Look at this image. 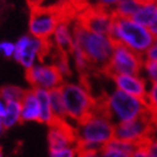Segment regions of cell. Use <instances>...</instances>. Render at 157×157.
<instances>
[{
  "instance_id": "13",
  "label": "cell",
  "mask_w": 157,
  "mask_h": 157,
  "mask_svg": "<svg viewBox=\"0 0 157 157\" xmlns=\"http://www.w3.org/2000/svg\"><path fill=\"white\" fill-rule=\"evenodd\" d=\"M110 78L113 80L117 89H120L135 97L145 99L147 89H148V81L141 74H137V75L120 74V75H114Z\"/></svg>"
},
{
  "instance_id": "40",
  "label": "cell",
  "mask_w": 157,
  "mask_h": 157,
  "mask_svg": "<svg viewBox=\"0 0 157 157\" xmlns=\"http://www.w3.org/2000/svg\"><path fill=\"white\" fill-rule=\"evenodd\" d=\"M0 157H3V155H2V151H1V148H0Z\"/></svg>"
},
{
  "instance_id": "30",
  "label": "cell",
  "mask_w": 157,
  "mask_h": 157,
  "mask_svg": "<svg viewBox=\"0 0 157 157\" xmlns=\"http://www.w3.org/2000/svg\"><path fill=\"white\" fill-rule=\"evenodd\" d=\"M144 59L148 60H155L157 62V36L154 37V41H153L152 45L149 46V48L146 51L144 55H143Z\"/></svg>"
},
{
  "instance_id": "32",
  "label": "cell",
  "mask_w": 157,
  "mask_h": 157,
  "mask_svg": "<svg viewBox=\"0 0 157 157\" xmlns=\"http://www.w3.org/2000/svg\"><path fill=\"white\" fill-rule=\"evenodd\" d=\"M147 152L149 154V157H157V139L156 137H151L148 141L145 142Z\"/></svg>"
},
{
  "instance_id": "33",
  "label": "cell",
  "mask_w": 157,
  "mask_h": 157,
  "mask_svg": "<svg viewBox=\"0 0 157 157\" xmlns=\"http://www.w3.org/2000/svg\"><path fill=\"white\" fill-rule=\"evenodd\" d=\"M130 157H149V154H148V152H147L145 143L137 145L136 148L131 153V156Z\"/></svg>"
},
{
  "instance_id": "21",
  "label": "cell",
  "mask_w": 157,
  "mask_h": 157,
  "mask_svg": "<svg viewBox=\"0 0 157 157\" xmlns=\"http://www.w3.org/2000/svg\"><path fill=\"white\" fill-rule=\"evenodd\" d=\"M141 5L140 0H122L112 9L113 16L132 18Z\"/></svg>"
},
{
  "instance_id": "39",
  "label": "cell",
  "mask_w": 157,
  "mask_h": 157,
  "mask_svg": "<svg viewBox=\"0 0 157 157\" xmlns=\"http://www.w3.org/2000/svg\"><path fill=\"white\" fill-rule=\"evenodd\" d=\"M154 137L157 139V115H155V131H154Z\"/></svg>"
},
{
  "instance_id": "22",
  "label": "cell",
  "mask_w": 157,
  "mask_h": 157,
  "mask_svg": "<svg viewBox=\"0 0 157 157\" xmlns=\"http://www.w3.org/2000/svg\"><path fill=\"white\" fill-rule=\"evenodd\" d=\"M25 90L21 87L13 86V85H7L0 88V97L2 98L6 102L9 101H21L23 98Z\"/></svg>"
},
{
  "instance_id": "9",
  "label": "cell",
  "mask_w": 157,
  "mask_h": 157,
  "mask_svg": "<svg viewBox=\"0 0 157 157\" xmlns=\"http://www.w3.org/2000/svg\"><path fill=\"white\" fill-rule=\"evenodd\" d=\"M60 20H62L60 13L55 9L43 8V7L31 9L29 32L35 37L50 41Z\"/></svg>"
},
{
  "instance_id": "7",
  "label": "cell",
  "mask_w": 157,
  "mask_h": 157,
  "mask_svg": "<svg viewBox=\"0 0 157 157\" xmlns=\"http://www.w3.org/2000/svg\"><path fill=\"white\" fill-rule=\"evenodd\" d=\"M51 41L35 37L31 34L23 35L16 42L13 59L22 67L29 69L36 64V60L43 62L51 50Z\"/></svg>"
},
{
  "instance_id": "12",
  "label": "cell",
  "mask_w": 157,
  "mask_h": 157,
  "mask_svg": "<svg viewBox=\"0 0 157 157\" xmlns=\"http://www.w3.org/2000/svg\"><path fill=\"white\" fill-rule=\"evenodd\" d=\"M114 16L109 10L96 7L94 9L88 10L82 14L78 21L91 32L101 34H110L112 29Z\"/></svg>"
},
{
  "instance_id": "16",
  "label": "cell",
  "mask_w": 157,
  "mask_h": 157,
  "mask_svg": "<svg viewBox=\"0 0 157 157\" xmlns=\"http://www.w3.org/2000/svg\"><path fill=\"white\" fill-rule=\"evenodd\" d=\"M36 94L37 100L40 103V123L47 124L50 126L55 121L54 114H53L52 107H51L50 100V90L42 89V88H34Z\"/></svg>"
},
{
  "instance_id": "23",
  "label": "cell",
  "mask_w": 157,
  "mask_h": 157,
  "mask_svg": "<svg viewBox=\"0 0 157 157\" xmlns=\"http://www.w3.org/2000/svg\"><path fill=\"white\" fill-rule=\"evenodd\" d=\"M56 68L58 69V71L60 73V75L63 76V78H67L71 75V66H69V59H68V54L64 53L62 51L57 50V54L56 57L54 59V64Z\"/></svg>"
},
{
  "instance_id": "38",
  "label": "cell",
  "mask_w": 157,
  "mask_h": 157,
  "mask_svg": "<svg viewBox=\"0 0 157 157\" xmlns=\"http://www.w3.org/2000/svg\"><path fill=\"white\" fill-rule=\"evenodd\" d=\"M6 128H5V125H3L2 123V120H1V118H0V137H1V135H2L3 131H5Z\"/></svg>"
},
{
  "instance_id": "41",
  "label": "cell",
  "mask_w": 157,
  "mask_h": 157,
  "mask_svg": "<svg viewBox=\"0 0 157 157\" xmlns=\"http://www.w3.org/2000/svg\"><path fill=\"white\" fill-rule=\"evenodd\" d=\"M90 1H94V2H97V0H90Z\"/></svg>"
},
{
  "instance_id": "4",
  "label": "cell",
  "mask_w": 157,
  "mask_h": 157,
  "mask_svg": "<svg viewBox=\"0 0 157 157\" xmlns=\"http://www.w3.org/2000/svg\"><path fill=\"white\" fill-rule=\"evenodd\" d=\"M107 114L113 123H121L137 119L148 112L145 99L115 89L103 97Z\"/></svg>"
},
{
  "instance_id": "15",
  "label": "cell",
  "mask_w": 157,
  "mask_h": 157,
  "mask_svg": "<svg viewBox=\"0 0 157 157\" xmlns=\"http://www.w3.org/2000/svg\"><path fill=\"white\" fill-rule=\"evenodd\" d=\"M40 120V103L34 88L25 90L21 100V122H33Z\"/></svg>"
},
{
  "instance_id": "34",
  "label": "cell",
  "mask_w": 157,
  "mask_h": 157,
  "mask_svg": "<svg viewBox=\"0 0 157 157\" xmlns=\"http://www.w3.org/2000/svg\"><path fill=\"white\" fill-rule=\"evenodd\" d=\"M77 157H102L101 151H88V149H78Z\"/></svg>"
},
{
  "instance_id": "14",
  "label": "cell",
  "mask_w": 157,
  "mask_h": 157,
  "mask_svg": "<svg viewBox=\"0 0 157 157\" xmlns=\"http://www.w3.org/2000/svg\"><path fill=\"white\" fill-rule=\"evenodd\" d=\"M50 41L57 50L69 54L74 43V30L71 22L66 19H62Z\"/></svg>"
},
{
  "instance_id": "28",
  "label": "cell",
  "mask_w": 157,
  "mask_h": 157,
  "mask_svg": "<svg viewBox=\"0 0 157 157\" xmlns=\"http://www.w3.org/2000/svg\"><path fill=\"white\" fill-rule=\"evenodd\" d=\"M14 51H16V43H12L10 41L0 42V56L6 58L13 57Z\"/></svg>"
},
{
  "instance_id": "3",
  "label": "cell",
  "mask_w": 157,
  "mask_h": 157,
  "mask_svg": "<svg viewBox=\"0 0 157 157\" xmlns=\"http://www.w3.org/2000/svg\"><path fill=\"white\" fill-rule=\"evenodd\" d=\"M75 130L77 144H96L103 148L114 137V123L105 111L99 109H94Z\"/></svg>"
},
{
  "instance_id": "37",
  "label": "cell",
  "mask_w": 157,
  "mask_h": 157,
  "mask_svg": "<svg viewBox=\"0 0 157 157\" xmlns=\"http://www.w3.org/2000/svg\"><path fill=\"white\" fill-rule=\"evenodd\" d=\"M6 111V101L0 97V118H2Z\"/></svg>"
},
{
  "instance_id": "5",
  "label": "cell",
  "mask_w": 157,
  "mask_h": 157,
  "mask_svg": "<svg viewBox=\"0 0 157 157\" xmlns=\"http://www.w3.org/2000/svg\"><path fill=\"white\" fill-rule=\"evenodd\" d=\"M67 118L79 123L92 112L96 98L90 94L86 80L79 82H65L60 86Z\"/></svg>"
},
{
  "instance_id": "31",
  "label": "cell",
  "mask_w": 157,
  "mask_h": 157,
  "mask_svg": "<svg viewBox=\"0 0 157 157\" xmlns=\"http://www.w3.org/2000/svg\"><path fill=\"white\" fill-rule=\"evenodd\" d=\"M120 1H122V0H97L96 7H99V8L105 9V10H109L112 12V9Z\"/></svg>"
},
{
  "instance_id": "35",
  "label": "cell",
  "mask_w": 157,
  "mask_h": 157,
  "mask_svg": "<svg viewBox=\"0 0 157 157\" xmlns=\"http://www.w3.org/2000/svg\"><path fill=\"white\" fill-rule=\"evenodd\" d=\"M148 29H149V31L153 33L154 36H157V10H156V13H155L154 18H153L152 22L149 23Z\"/></svg>"
},
{
  "instance_id": "6",
  "label": "cell",
  "mask_w": 157,
  "mask_h": 157,
  "mask_svg": "<svg viewBox=\"0 0 157 157\" xmlns=\"http://www.w3.org/2000/svg\"><path fill=\"white\" fill-rule=\"evenodd\" d=\"M155 115L147 112L140 118L128 122L114 124V137L132 142L135 144H143L154 136Z\"/></svg>"
},
{
  "instance_id": "36",
  "label": "cell",
  "mask_w": 157,
  "mask_h": 157,
  "mask_svg": "<svg viewBox=\"0 0 157 157\" xmlns=\"http://www.w3.org/2000/svg\"><path fill=\"white\" fill-rule=\"evenodd\" d=\"M44 0H28V3H29L30 8H39V7H42V3Z\"/></svg>"
},
{
  "instance_id": "19",
  "label": "cell",
  "mask_w": 157,
  "mask_h": 157,
  "mask_svg": "<svg viewBox=\"0 0 157 157\" xmlns=\"http://www.w3.org/2000/svg\"><path fill=\"white\" fill-rule=\"evenodd\" d=\"M50 100L55 121H67L68 118L67 113H66L65 105H64L60 87L50 90Z\"/></svg>"
},
{
  "instance_id": "20",
  "label": "cell",
  "mask_w": 157,
  "mask_h": 157,
  "mask_svg": "<svg viewBox=\"0 0 157 157\" xmlns=\"http://www.w3.org/2000/svg\"><path fill=\"white\" fill-rule=\"evenodd\" d=\"M69 54L71 55V58H73L74 63H75V66H76L78 71L80 73L81 77H86L87 73L89 71H91L92 67L90 65L89 59L87 58L86 54L82 51V48L78 44H76V43H73V46H71Z\"/></svg>"
},
{
  "instance_id": "24",
  "label": "cell",
  "mask_w": 157,
  "mask_h": 157,
  "mask_svg": "<svg viewBox=\"0 0 157 157\" xmlns=\"http://www.w3.org/2000/svg\"><path fill=\"white\" fill-rule=\"evenodd\" d=\"M141 74H143V77L148 81V84L157 82V62L144 59Z\"/></svg>"
},
{
  "instance_id": "26",
  "label": "cell",
  "mask_w": 157,
  "mask_h": 157,
  "mask_svg": "<svg viewBox=\"0 0 157 157\" xmlns=\"http://www.w3.org/2000/svg\"><path fill=\"white\" fill-rule=\"evenodd\" d=\"M107 145H109L111 147H114V148H118L120 151H123V152H126L128 154H131L134 149L136 148V146H137V144H135V143L124 141V140L115 139V137H113Z\"/></svg>"
},
{
  "instance_id": "1",
  "label": "cell",
  "mask_w": 157,
  "mask_h": 157,
  "mask_svg": "<svg viewBox=\"0 0 157 157\" xmlns=\"http://www.w3.org/2000/svg\"><path fill=\"white\" fill-rule=\"evenodd\" d=\"M73 30L74 43L82 48L92 69L103 73L112 56L115 42L109 34L89 31L79 21L73 26Z\"/></svg>"
},
{
  "instance_id": "17",
  "label": "cell",
  "mask_w": 157,
  "mask_h": 157,
  "mask_svg": "<svg viewBox=\"0 0 157 157\" xmlns=\"http://www.w3.org/2000/svg\"><path fill=\"white\" fill-rule=\"evenodd\" d=\"M156 10L157 0H144V1H141V5L137 8L136 12L133 14L132 19L142 25L148 28L149 23L152 22L155 13H156Z\"/></svg>"
},
{
  "instance_id": "10",
  "label": "cell",
  "mask_w": 157,
  "mask_h": 157,
  "mask_svg": "<svg viewBox=\"0 0 157 157\" xmlns=\"http://www.w3.org/2000/svg\"><path fill=\"white\" fill-rule=\"evenodd\" d=\"M25 78L32 88L52 90L64 84V78L55 65H48L40 62L26 69Z\"/></svg>"
},
{
  "instance_id": "27",
  "label": "cell",
  "mask_w": 157,
  "mask_h": 157,
  "mask_svg": "<svg viewBox=\"0 0 157 157\" xmlns=\"http://www.w3.org/2000/svg\"><path fill=\"white\" fill-rule=\"evenodd\" d=\"M77 154H78L77 146H69L50 151V157H76Z\"/></svg>"
},
{
  "instance_id": "25",
  "label": "cell",
  "mask_w": 157,
  "mask_h": 157,
  "mask_svg": "<svg viewBox=\"0 0 157 157\" xmlns=\"http://www.w3.org/2000/svg\"><path fill=\"white\" fill-rule=\"evenodd\" d=\"M145 102L149 112L157 115V82L149 84L146 96H145Z\"/></svg>"
},
{
  "instance_id": "29",
  "label": "cell",
  "mask_w": 157,
  "mask_h": 157,
  "mask_svg": "<svg viewBox=\"0 0 157 157\" xmlns=\"http://www.w3.org/2000/svg\"><path fill=\"white\" fill-rule=\"evenodd\" d=\"M101 156L102 157H130L131 154L123 152V151H120L118 148H114V147H111L109 145H105L101 149Z\"/></svg>"
},
{
  "instance_id": "18",
  "label": "cell",
  "mask_w": 157,
  "mask_h": 157,
  "mask_svg": "<svg viewBox=\"0 0 157 157\" xmlns=\"http://www.w3.org/2000/svg\"><path fill=\"white\" fill-rule=\"evenodd\" d=\"M5 128H10L21 122V101L6 102V111L1 118Z\"/></svg>"
},
{
  "instance_id": "11",
  "label": "cell",
  "mask_w": 157,
  "mask_h": 157,
  "mask_svg": "<svg viewBox=\"0 0 157 157\" xmlns=\"http://www.w3.org/2000/svg\"><path fill=\"white\" fill-rule=\"evenodd\" d=\"M47 141L50 151L76 146V130L67 121H54L50 125Z\"/></svg>"
},
{
  "instance_id": "2",
  "label": "cell",
  "mask_w": 157,
  "mask_h": 157,
  "mask_svg": "<svg viewBox=\"0 0 157 157\" xmlns=\"http://www.w3.org/2000/svg\"><path fill=\"white\" fill-rule=\"evenodd\" d=\"M111 39L115 44H122L140 55H144L154 41V35L147 26L134 21L132 18L114 16Z\"/></svg>"
},
{
  "instance_id": "8",
  "label": "cell",
  "mask_w": 157,
  "mask_h": 157,
  "mask_svg": "<svg viewBox=\"0 0 157 157\" xmlns=\"http://www.w3.org/2000/svg\"><path fill=\"white\" fill-rule=\"evenodd\" d=\"M143 62L144 57L142 55L122 44H115L112 56L103 73L109 77L120 74L137 75L142 71Z\"/></svg>"
}]
</instances>
